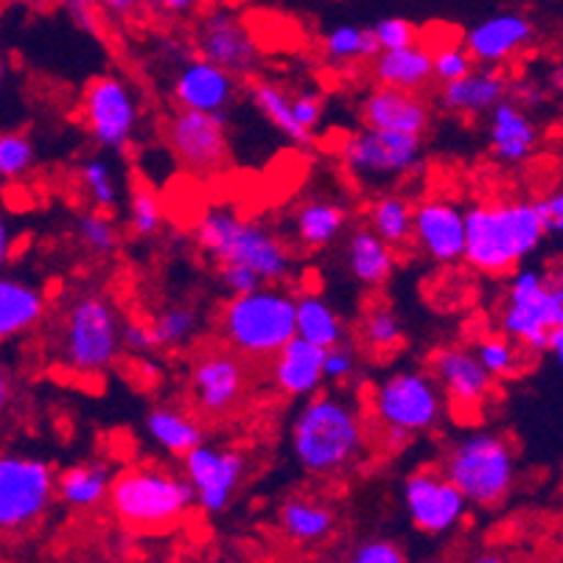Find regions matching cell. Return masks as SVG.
<instances>
[{
  "instance_id": "obj_42",
  "label": "cell",
  "mask_w": 563,
  "mask_h": 563,
  "mask_svg": "<svg viewBox=\"0 0 563 563\" xmlns=\"http://www.w3.org/2000/svg\"><path fill=\"white\" fill-rule=\"evenodd\" d=\"M76 235H79L81 247L87 253L107 258L118 250L121 244V233H118V224L112 222V217L107 211H87L76 219Z\"/></svg>"
},
{
  "instance_id": "obj_33",
  "label": "cell",
  "mask_w": 563,
  "mask_h": 563,
  "mask_svg": "<svg viewBox=\"0 0 563 563\" xmlns=\"http://www.w3.org/2000/svg\"><path fill=\"white\" fill-rule=\"evenodd\" d=\"M295 336L325 351L345 340V320L329 300L314 291H303L295 298Z\"/></svg>"
},
{
  "instance_id": "obj_26",
  "label": "cell",
  "mask_w": 563,
  "mask_h": 563,
  "mask_svg": "<svg viewBox=\"0 0 563 563\" xmlns=\"http://www.w3.org/2000/svg\"><path fill=\"white\" fill-rule=\"evenodd\" d=\"M45 311H48V300L40 286L18 275L0 273V342L32 334L37 325H43Z\"/></svg>"
},
{
  "instance_id": "obj_10",
  "label": "cell",
  "mask_w": 563,
  "mask_h": 563,
  "mask_svg": "<svg viewBox=\"0 0 563 563\" xmlns=\"http://www.w3.org/2000/svg\"><path fill=\"white\" fill-rule=\"evenodd\" d=\"M56 499V471L25 452H0V536H20L45 519Z\"/></svg>"
},
{
  "instance_id": "obj_31",
  "label": "cell",
  "mask_w": 563,
  "mask_h": 563,
  "mask_svg": "<svg viewBox=\"0 0 563 563\" xmlns=\"http://www.w3.org/2000/svg\"><path fill=\"white\" fill-rule=\"evenodd\" d=\"M146 434L155 443L161 452L172 454V457H183L186 452H191L194 446H199L205 440V427L199 421V415L188 412L183 407H174V404H157L146 412Z\"/></svg>"
},
{
  "instance_id": "obj_56",
  "label": "cell",
  "mask_w": 563,
  "mask_h": 563,
  "mask_svg": "<svg viewBox=\"0 0 563 563\" xmlns=\"http://www.w3.org/2000/svg\"><path fill=\"white\" fill-rule=\"evenodd\" d=\"M99 7H104L110 14H130L132 7L126 0H96Z\"/></svg>"
},
{
  "instance_id": "obj_22",
  "label": "cell",
  "mask_w": 563,
  "mask_h": 563,
  "mask_svg": "<svg viewBox=\"0 0 563 563\" xmlns=\"http://www.w3.org/2000/svg\"><path fill=\"white\" fill-rule=\"evenodd\" d=\"M541 146L539 124L514 99H505L488 112V152L501 166H525Z\"/></svg>"
},
{
  "instance_id": "obj_43",
  "label": "cell",
  "mask_w": 563,
  "mask_h": 563,
  "mask_svg": "<svg viewBox=\"0 0 563 563\" xmlns=\"http://www.w3.org/2000/svg\"><path fill=\"white\" fill-rule=\"evenodd\" d=\"M126 219L137 239H155L163 228V205L152 188H135L126 202Z\"/></svg>"
},
{
  "instance_id": "obj_24",
  "label": "cell",
  "mask_w": 563,
  "mask_h": 563,
  "mask_svg": "<svg viewBox=\"0 0 563 563\" xmlns=\"http://www.w3.org/2000/svg\"><path fill=\"white\" fill-rule=\"evenodd\" d=\"M362 121H365V126H373V130L423 137V132L429 130V107L418 93L378 85L362 101Z\"/></svg>"
},
{
  "instance_id": "obj_30",
  "label": "cell",
  "mask_w": 563,
  "mask_h": 563,
  "mask_svg": "<svg viewBox=\"0 0 563 563\" xmlns=\"http://www.w3.org/2000/svg\"><path fill=\"white\" fill-rule=\"evenodd\" d=\"M351 222V211L336 199H306L291 217V230L300 247L325 250L340 242Z\"/></svg>"
},
{
  "instance_id": "obj_41",
  "label": "cell",
  "mask_w": 563,
  "mask_h": 563,
  "mask_svg": "<svg viewBox=\"0 0 563 563\" xmlns=\"http://www.w3.org/2000/svg\"><path fill=\"white\" fill-rule=\"evenodd\" d=\"M474 353H477L479 365L485 367V373H488L494 382H496V378L516 376V373L525 367L521 345H519V342L510 340V336H505V334L483 336V340L477 342V347H474Z\"/></svg>"
},
{
  "instance_id": "obj_39",
  "label": "cell",
  "mask_w": 563,
  "mask_h": 563,
  "mask_svg": "<svg viewBox=\"0 0 563 563\" xmlns=\"http://www.w3.org/2000/svg\"><path fill=\"white\" fill-rule=\"evenodd\" d=\"M79 186L96 211H112L121 202V186L107 157H87L79 166Z\"/></svg>"
},
{
  "instance_id": "obj_4",
  "label": "cell",
  "mask_w": 563,
  "mask_h": 563,
  "mask_svg": "<svg viewBox=\"0 0 563 563\" xmlns=\"http://www.w3.org/2000/svg\"><path fill=\"white\" fill-rule=\"evenodd\" d=\"M199 250L217 264L250 266L264 284H278L291 273V253L264 222L239 217L230 208H211L194 230Z\"/></svg>"
},
{
  "instance_id": "obj_58",
  "label": "cell",
  "mask_w": 563,
  "mask_h": 563,
  "mask_svg": "<svg viewBox=\"0 0 563 563\" xmlns=\"http://www.w3.org/2000/svg\"><path fill=\"white\" fill-rule=\"evenodd\" d=\"M132 9H163L166 0H126Z\"/></svg>"
},
{
  "instance_id": "obj_60",
  "label": "cell",
  "mask_w": 563,
  "mask_h": 563,
  "mask_svg": "<svg viewBox=\"0 0 563 563\" xmlns=\"http://www.w3.org/2000/svg\"><path fill=\"white\" fill-rule=\"evenodd\" d=\"M12 3H20V0H0V7H12Z\"/></svg>"
},
{
  "instance_id": "obj_29",
  "label": "cell",
  "mask_w": 563,
  "mask_h": 563,
  "mask_svg": "<svg viewBox=\"0 0 563 563\" xmlns=\"http://www.w3.org/2000/svg\"><path fill=\"white\" fill-rule=\"evenodd\" d=\"M278 527L291 544L314 547L336 530V514L329 501L311 496H289L278 510Z\"/></svg>"
},
{
  "instance_id": "obj_12",
  "label": "cell",
  "mask_w": 563,
  "mask_h": 563,
  "mask_svg": "<svg viewBox=\"0 0 563 563\" xmlns=\"http://www.w3.org/2000/svg\"><path fill=\"white\" fill-rule=\"evenodd\" d=\"M87 135L104 152H124L141 124V104L130 81L115 74L96 76L81 99Z\"/></svg>"
},
{
  "instance_id": "obj_55",
  "label": "cell",
  "mask_w": 563,
  "mask_h": 563,
  "mask_svg": "<svg viewBox=\"0 0 563 563\" xmlns=\"http://www.w3.org/2000/svg\"><path fill=\"white\" fill-rule=\"evenodd\" d=\"M197 3L199 0H166V3H163V9L172 14H188L197 9Z\"/></svg>"
},
{
  "instance_id": "obj_59",
  "label": "cell",
  "mask_w": 563,
  "mask_h": 563,
  "mask_svg": "<svg viewBox=\"0 0 563 563\" xmlns=\"http://www.w3.org/2000/svg\"><path fill=\"white\" fill-rule=\"evenodd\" d=\"M7 79V63H3V54H0V85Z\"/></svg>"
},
{
  "instance_id": "obj_54",
  "label": "cell",
  "mask_w": 563,
  "mask_h": 563,
  "mask_svg": "<svg viewBox=\"0 0 563 563\" xmlns=\"http://www.w3.org/2000/svg\"><path fill=\"white\" fill-rule=\"evenodd\" d=\"M544 353H550L555 362L563 360V325H558V329H552L550 334H547Z\"/></svg>"
},
{
  "instance_id": "obj_51",
  "label": "cell",
  "mask_w": 563,
  "mask_h": 563,
  "mask_svg": "<svg viewBox=\"0 0 563 563\" xmlns=\"http://www.w3.org/2000/svg\"><path fill=\"white\" fill-rule=\"evenodd\" d=\"M121 347L137 356L155 353V340H152L150 322L143 320H121Z\"/></svg>"
},
{
  "instance_id": "obj_44",
  "label": "cell",
  "mask_w": 563,
  "mask_h": 563,
  "mask_svg": "<svg viewBox=\"0 0 563 563\" xmlns=\"http://www.w3.org/2000/svg\"><path fill=\"white\" fill-rule=\"evenodd\" d=\"M429 51H432V79H438L440 85L460 79L474 68V59L463 43H443L434 45V48L429 45Z\"/></svg>"
},
{
  "instance_id": "obj_2",
  "label": "cell",
  "mask_w": 563,
  "mask_h": 563,
  "mask_svg": "<svg viewBox=\"0 0 563 563\" xmlns=\"http://www.w3.org/2000/svg\"><path fill=\"white\" fill-rule=\"evenodd\" d=\"M544 244L532 199H494L465 208L463 261L479 275L501 278Z\"/></svg>"
},
{
  "instance_id": "obj_14",
  "label": "cell",
  "mask_w": 563,
  "mask_h": 563,
  "mask_svg": "<svg viewBox=\"0 0 563 563\" xmlns=\"http://www.w3.org/2000/svg\"><path fill=\"white\" fill-rule=\"evenodd\" d=\"M166 143L174 161L194 177H213L228 166V118L177 110L166 124Z\"/></svg>"
},
{
  "instance_id": "obj_53",
  "label": "cell",
  "mask_w": 563,
  "mask_h": 563,
  "mask_svg": "<svg viewBox=\"0 0 563 563\" xmlns=\"http://www.w3.org/2000/svg\"><path fill=\"white\" fill-rule=\"evenodd\" d=\"M12 398H14V378L12 373H9V367L0 362V412H7Z\"/></svg>"
},
{
  "instance_id": "obj_8",
  "label": "cell",
  "mask_w": 563,
  "mask_h": 563,
  "mask_svg": "<svg viewBox=\"0 0 563 563\" xmlns=\"http://www.w3.org/2000/svg\"><path fill=\"white\" fill-rule=\"evenodd\" d=\"M446 398L429 371H396L384 376L371 393L373 421L387 438L404 440L429 434L446 418Z\"/></svg>"
},
{
  "instance_id": "obj_40",
  "label": "cell",
  "mask_w": 563,
  "mask_h": 563,
  "mask_svg": "<svg viewBox=\"0 0 563 563\" xmlns=\"http://www.w3.org/2000/svg\"><path fill=\"white\" fill-rule=\"evenodd\" d=\"M37 166V146L23 130H0V180L18 183Z\"/></svg>"
},
{
  "instance_id": "obj_57",
  "label": "cell",
  "mask_w": 563,
  "mask_h": 563,
  "mask_svg": "<svg viewBox=\"0 0 563 563\" xmlns=\"http://www.w3.org/2000/svg\"><path fill=\"white\" fill-rule=\"evenodd\" d=\"M471 563H510V561H508V555H505V552H499V550H483Z\"/></svg>"
},
{
  "instance_id": "obj_5",
  "label": "cell",
  "mask_w": 563,
  "mask_h": 563,
  "mask_svg": "<svg viewBox=\"0 0 563 563\" xmlns=\"http://www.w3.org/2000/svg\"><path fill=\"white\" fill-rule=\"evenodd\" d=\"M443 474L454 488L477 508H499L508 499L519 479L516 449L505 434L474 429L449 446L443 457Z\"/></svg>"
},
{
  "instance_id": "obj_19",
  "label": "cell",
  "mask_w": 563,
  "mask_h": 563,
  "mask_svg": "<svg viewBox=\"0 0 563 563\" xmlns=\"http://www.w3.org/2000/svg\"><path fill=\"white\" fill-rule=\"evenodd\" d=\"M412 239L434 264L463 261L465 208L446 197H427L412 205Z\"/></svg>"
},
{
  "instance_id": "obj_36",
  "label": "cell",
  "mask_w": 563,
  "mask_h": 563,
  "mask_svg": "<svg viewBox=\"0 0 563 563\" xmlns=\"http://www.w3.org/2000/svg\"><path fill=\"white\" fill-rule=\"evenodd\" d=\"M202 314L191 303H168L150 320L155 351H180L199 334Z\"/></svg>"
},
{
  "instance_id": "obj_34",
  "label": "cell",
  "mask_w": 563,
  "mask_h": 563,
  "mask_svg": "<svg viewBox=\"0 0 563 563\" xmlns=\"http://www.w3.org/2000/svg\"><path fill=\"white\" fill-rule=\"evenodd\" d=\"M250 99H253V107L261 112V115L300 150H311L314 146V135L306 132L303 126L295 121V112H291V93L286 87H280L278 81L261 79L253 81L250 87Z\"/></svg>"
},
{
  "instance_id": "obj_49",
  "label": "cell",
  "mask_w": 563,
  "mask_h": 563,
  "mask_svg": "<svg viewBox=\"0 0 563 563\" xmlns=\"http://www.w3.org/2000/svg\"><path fill=\"white\" fill-rule=\"evenodd\" d=\"M532 211L539 217L541 230H544V239H558L563 230V191L561 188H552L544 197L532 199Z\"/></svg>"
},
{
  "instance_id": "obj_48",
  "label": "cell",
  "mask_w": 563,
  "mask_h": 563,
  "mask_svg": "<svg viewBox=\"0 0 563 563\" xmlns=\"http://www.w3.org/2000/svg\"><path fill=\"white\" fill-rule=\"evenodd\" d=\"M291 112H295V121L314 135L317 126L322 124V115H325V101L317 90L303 87L298 93H291Z\"/></svg>"
},
{
  "instance_id": "obj_17",
  "label": "cell",
  "mask_w": 563,
  "mask_h": 563,
  "mask_svg": "<svg viewBox=\"0 0 563 563\" xmlns=\"http://www.w3.org/2000/svg\"><path fill=\"white\" fill-rule=\"evenodd\" d=\"M404 510L415 530L446 536L468 514V501L440 468H418L404 483Z\"/></svg>"
},
{
  "instance_id": "obj_38",
  "label": "cell",
  "mask_w": 563,
  "mask_h": 563,
  "mask_svg": "<svg viewBox=\"0 0 563 563\" xmlns=\"http://www.w3.org/2000/svg\"><path fill=\"white\" fill-rule=\"evenodd\" d=\"M360 342L367 353H393L404 342V322L387 303H376L360 322Z\"/></svg>"
},
{
  "instance_id": "obj_16",
  "label": "cell",
  "mask_w": 563,
  "mask_h": 563,
  "mask_svg": "<svg viewBox=\"0 0 563 563\" xmlns=\"http://www.w3.org/2000/svg\"><path fill=\"white\" fill-rule=\"evenodd\" d=\"M247 474V457L239 449L213 446L202 440L199 446L183 454V477L194 488L197 508L219 516L230 508L235 490L242 488Z\"/></svg>"
},
{
  "instance_id": "obj_28",
  "label": "cell",
  "mask_w": 563,
  "mask_h": 563,
  "mask_svg": "<svg viewBox=\"0 0 563 563\" xmlns=\"http://www.w3.org/2000/svg\"><path fill=\"white\" fill-rule=\"evenodd\" d=\"M345 266L356 284L378 289L396 273V250L382 242L367 224H362V228H353L347 233Z\"/></svg>"
},
{
  "instance_id": "obj_27",
  "label": "cell",
  "mask_w": 563,
  "mask_h": 563,
  "mask_svg": "<svg viewBox=\"0 0 563 563\" xmlns=\"http://www.w3.org/2000/svg\"><path fill=\"white\" fill-rule=\"evenodd\" d=\"M373 79L382 87H396L407 93H421L432 85V51L421 40L396 51H378L371 59Z\"/></svg>"
},
{
  "instance_id": "obj_6",
  "label": "cell",
  "mask_w": 563,
  "mask_h": 563,
  "mask_svg": "<svg viewBox=\"0 0 563 563\" xmlns=\"http://www.w3.org/2000/svg\"><path fill=\"white\" fill-rule=\"evenodd\" d=\"M222 340L244 362H266L295 336V298L278 286L233 295L219 314Z\"/></svg>"
},
{
  "instance_id": "obj_21",
  "label": "cell",
  "mask_w": 563,
  "mask_h": 563,
  "mask_svg": "<svg viewBox=\"0 0 563 563\" xmlns=\"http://www.w3.org/2000/svg\"><path fill=\"white\" fill-rule=\"evenodd\" d=\"M536 40V25L521 12H501L483 20L465 34V51L474 59V65H488L499 68L516 54L532 45Z\"/></svg>"
},
{
  "instance_id": "obj_50",
  "label": "cell",
  "mask_w": 563,
  "mask_h": 563,
  "mask_svg": "<svg viewBox=\"0 0 563 563\" xmlns=\"http://www.w3.org/2000/svg\"><path fill=\"white\" fill-rule=\"evenodd\" d=\"M217 275L222 289L228 291L230 298L233 295H247V291H255L258 286H266L264 280L258 278V273H253L250 266L242 264H217Z\"/></svg>"
},
{
  "instance_id": "obj_3",
  "label": "cell",
  "mask_w": 563,
  "mask_h": 563,
  "mask_svg": "<svg viewBox=\"0 0 563 563\" xmlns=\"http://www.w3.org/2000/svg\"><path fill=\"white\" fill-rule=\"evenodd\" d=\"M107 505L126 530L161 532L180 525L197 508V496L188 479L168 465L141 463L112 477Z\"/></svg>"
},
{
  "instance_id": "obj_46",
  "label": "cell",
  "mask_w": 563,
  "mask_h": 563,
  "mask_svg": "<svg viewBox=\"0 0 563 563\" xmlns=\"http://www.w3.org/2000/svg\"><path fill=\"white\" fill-rule=\"evenodd\" d=\"M371 32L373 37H376L378 51L407 48V45H415L418 40H421L418 29L404 18H382L376 25H373Z\"/></svg>"
},
{
  "instance_id": "obj_52",
  "label": "cell",
  "mask_w": 563,
  "mask_h": 563,
  "mask_svg": "<svg viewBox=\"0 0 563 563\" xmlns=\"http://www.w3.org/2000/svg\"><path fill=\"white\" fill-rule=\"evenodd\" d=\"M14 253V233H12V224H9L7 213L0 211V273L7 269L9 258Z\"/></svg>"
},
{
  "instance_id": "obj_15",
  "label": "cell",
  "mask_w": 563,
  "mask_h": 563,
  "mask_svg": "<svg viewBox=\"0 0 563 563\" xmlns=\"http://www.w3.org/2000/svg\"><path fill=\"white\" fill-rule=\"evenodd\" d=\"M197 56L228 70L235 79H253L261 68V48L250 25L233 9H211L194 29Z\"/></svg>"
},
{
  "instance_id": "obj_45",
  "label": "cell",
  "mask_w": 563,
  "mask_h": 563,
  "mask_svg": "<svg viewBox=\"0 0 563 563\" xmlns=\"http://www.w3.org/2000/svg\"><path fill=\"white\" fill-rule=\"evenodd\" d=\"M360 371V353L351 342H336V345L322 351V378L331 384H345L351 382Z\"/></svg>"
},
{
  "instance_id": "obj_18",
  "label": "cell",
  "mask_w": 563,
  "mask_h": 563,
  "mask_svg": "<svg viewBox=\"0 0 563 563\" xmlns=\"http://www.w3.org/2000/svg\"><path fill=\"white\" fill-rule=\"evenodd\" d=\"M429 376L440 387L446 407L460 415H479L494 393V378L479 365L474 347L443 345L429 356Z\"/></svg>"
},
{
  "instance_id": "obj_35",
  "label": "cell",
  "mask_w": 563,
  "mask_h": 563,
  "mask_svg": "<svg viewBox=\"0 0 563 563\" xmlns=\"http://www.w3.org/2000/svg\"><path fill=\"white\" fill-rule=\"evenodd\" d=\"M412 199L398 191L378 194L367 208V228L393 250L407 247L412 242Z\"/></svg>"
},
{
  "instance_id": "obj_11",
  "label": "cell",
  "mask_w": 563,
  "mask_h": 563,
  "mask_svg": "<svg viewBox=\"0 0 563 563\" xmlns=\"http://www.w3.org/2000/svg\"><path fill=\"white\" fill-rule=\"evenodd\" d=\"M423 161V137L404 132L365 130L342 143V163L362 183H393L418 172Z\"/></svg>"
},
{
  "instance_id": "obj_13",
  "label": "cell",
  "mask_w": 563,
  "mask_h": 563,
  "mask_svg": "<svg viewBox=\"0 0 563 563\" xmlns=\"http://www.w3.org/2000/svg\"><path fill=\"white\" fill-rule=\"evenodd\" d=\"M247 382V362L230 347H211V351L197 353L188 373L194 415H202L208 421L230 418L244 404Z\"/></svg>"
},
{
  "instance_id": "obj_7",
  "label": "cell",
  "mask_w": 563,
  "mask_h": 563,
  "mask_svg": "<svg viewBox=\"0 0 563 563\" xmlns=\"http://www.w3.org/2000/svg\"><path fill=\"white\" fill-rule=\"evenodd\" d=\"M59 360L76 376H104L121 356V314L104 291H79L56 340Z\"/></svg>"
},
{
  "instance_id": "obj_20",
  "label": "cell",
  "mask_w": 563,
  "mask_h": 563,
  "mask_svg": "<svg viewBox=\"0 0 563 563\" xmlns=\"http://www.w3.org/2000/svg\"><path fill=\"white\" fill-rule=\"evenodd\" d=\"M172 99L180 110L208 112V115L228 118L230 107L239 99V79L228 70L197 56L188 59L172 81Z\"/></svg>"
},
{
  "instance_id": "obj_9",
  "label": "cell",
  "mask_w": 563,
  "mask_h": 563,
  "mask_svg": "<svg viewBox=\"0 0 563 563\" xmlns=\"http://www.w3.org/2000/svg\"><path fill=\"white\" fill-rule=\"evenodd\" d=\"M501 334L532 353H544L547 334L563 325V286L544 269L516 266L510 273L505 306L499 311Z\"/></svg>"
},
{
  "instance_id": "obj_1",
  "label": "cell",
  "mask_w": 563,
  "mask_h": 563,
  "mask_svg": "<svg viewBox=\"0 0 563 563\" xmlns=\"http://www.w3.org/2000/svg\"><path fill=\"white\" fill-rule=\"evenodd\" d=\"M367 421L360 404L342 393L303 398L291 421V454L314 477H340L362 463L367 452Z\"/></svg>"
},
{
  "instance_id": "obj_23",
  "label": "cell",
  "mask_w": 563,
  "mask_h": 563,
  "mask_svg": "<svg viewBox=\"0 0 563 563\" xmlns=\"http://www.w3.org/2000/svg\"><path fill=\"white\" fill-rule=\"evenodd\" d=\"M505 96H508V76L488 65H474L460 79L440 85L438 101L454 115L479 118L488 115Z\"/></svg>"
},
{
  "instance_id": "obj_37",
  "label": "cell",
  "mask_w": 563,
  "mask_h": 563,
  "mask_svg": "<svg viewBox=\"0 0 563 563\" xmlns=\"http://www.w3.org/2000/svg\"><path fill=\"white\" fill-rule=\"evenodd\" d=\"M322 51H325L331 65H351L371 63L373 56L378 54V45L371 29H362V25L353 23H340L322 37Z\"/></svg>"
},
{
  "instance_id": "obj_61",
  "label": "cell",
  "mask_w": 563,
  "mask_h": 563,
  "mask_svg": "<svg viewBox=\"0 0 563 563\" xmlns=\"http://www.w3.org/2000/svg\"><path fill=\"white\" fill-rule=\"evenodd\" d=\"M99 563H101V561H99Z\"/></svg>"
},
{
  "instance_id": "obj_25",
  "label": "cell",
  "mask_w": 563,
  "mask_h": 563,
  "mask_svg": "<svg viewBox=\"0 0 563 563\" xmlns=\"http://www.w3.org/2000/svg\"><path fill=\"white\" fill-rule=\"evenodd\" d=\"M269 362H273L269 378H273L275 390L284 393L286 398H309L325 384L322 347L311 345L300 336H291Z\"/></svg>"
},
{
  "instance_id": "obj_47",
  "label": "cell",
  "mask_w": 563,
  "mask_h": 563,
  "mask_svg": "<svg viewBox=\"0 0 563 563\" xmlns=\"http://www.w3.org/2000/svg\"><path fill=\"white\" fill-rule=\"evenodd\" d=\"M342 563H409L401 547L390 539H365L353 547Z\"/></svg>"
},
{
  "instance_id": "obj_32",
  "label": "cell",
  "mask_w": 563,
  "mask_h": 563,
  "mask_svg": "<svg viewBox=\"0 0 563 563\" xmlns=\"http://www.w3.org/2000/svg\"><path fill=\"white\" fill-rule=\"evenodd\" d=\"M112 477L115 474H112L110 465L99 463V460L76 463L65 468L63 474H56V496L74 510H96L107 501Z\"/></svg>"
}]
</instances>
